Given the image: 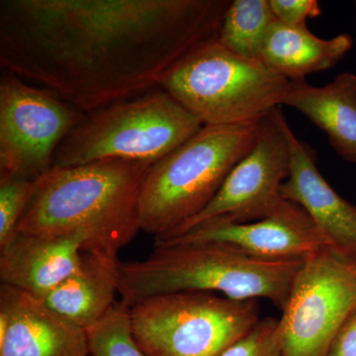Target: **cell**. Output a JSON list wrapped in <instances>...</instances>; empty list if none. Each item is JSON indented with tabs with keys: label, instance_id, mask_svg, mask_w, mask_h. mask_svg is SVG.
<instances>
[{
	"label": "cell",
	"instance_id": "obj_6",
	"mask_svg": "<svg viewBox=\"0 0 356 356\" xmlns=\"http://www.w3.org/2000/svg\"><path fill=\"white\" fill-rule=\"evenodd\" d=\"M289 86L259 60L225 48L216 37L185 54L159 86L203 125L221 126L262 120L282 105Z\"/></svg>",
	"mask_w": 356,
	"mask_h": 356
},
{
	"label": "cell",
	"instance_id": "obj_18",
	"mask_svg": "<svg viewBox=\"0 0 356 356\" xmlns=\"http://www.w3.org/2000/svg\"><path fill=\"white\" fill-rule=\"evenodd\" d=\"M275 21L269 0H233L222 15L218 41L236 55L259 60L262 44Z\"/></svg>",
	"mask_w": 356,
	"mask_h": 356
},
{
	"label": "cell",
	"instance_id": "obj_11",
	"mask_svg": "<svg viewBox=\"0 0 356 356\" xmlns=\"http://www.w3.org/2000/svg\"><path fill=\"white\" fill-rule=\"evenodd\" d=\"M194 242L227 243L266 259H305L330 248L306 211L287 200L259 221L201 225L170 240L154 242V245Z\"/></svg>",
	"mask_w": 356,
	"mask_h": 356
},
{
	"label": "cell",
	"instance_id": "obj_12",
	"mask_svg": "<svg viewBox=\"0 0 356 356\" xmlns=\"http://www.w3.org/2000/svg\"><path fill=\"white\" fill-rule=\"evenodd\" d=\"M88 332L41 299L0 286V356H89Z\"/></svg>",
	"mask_w": 356,
	"mask_h": 356
},
{
	"label": "cell",
	"instance_id": "obj_19",
	"mask_svg": "<svg viewBox=\"0 0 356 356\" xmlns=\"http://www.w3.org/2000/svg\"><path fill=\"white\" fill-rule=\"evenodd\" d=\"M86 332L91 356H147L134 339L129 307L121 300Z\"/></svg>",
	"mask_w": 356,
	"mask_h": 356
},
{
	"label": "cell",
	"instance_id": "obj_21",
	"mask_svg": "<svg viewBox=\"0 0 356 356\" xmlns=\"http://www.w3.org/2000/svg\"><path fill=\"white\" fill-rule=\"evenodd\" d=\"M221 356H284L280 318H261L252 331L238 339Z\"/></svg>",
	"mask_w": 356,
	"mask_h": 356
},
{
	"label": "cell",
	"instance_id": "obj_15",
	"mask_svg": "<svg viewBox=\"0 0 356 356\" xmlns=\"http://www.w3.org/2000/svg\"><path fill=\"white\" fill-rule=\"evenodd\" d=\"M120 262L118 254L84 252L79 270L42 301L67 322L86 331L116 303Z\"/></svg>",
	"mask_w": 356,
	"mask_h": 356
},
{
	"label": "cell",
	"instance_id": "obj_22",
	"mask_svg": "<svg viewBox=\"0 0 356 356\" xmlns=\"http://www.w3.org/2000/svg\"><path fill=\"white\" fill-rule=\"evenodd\" d=\"M276 20L290 27H307L309 18L322 13L317 0H269Z\"/></svg>",
	"mask_w": 356,
	"mask_h": 356
},
{
	"label": "cell",
	"instance_id": "obj_7",
	"mask_svg": "<svg viewBox=\"0 0 356 356\" xmlns=\"http://www.w3.org/2000/svg\"><path fill=\"white\" fill-rule=\"evenodd\" d=\"M129 317L147 356H221L261 320L257 300L199 291L139 300L129 307Z\"/></svg>",
	"mask_w": 356,
	"mask_h": 356
},
{
	"label": "cell",
	"instance_id": "obj_1",
	"mask_svg": "<svg viewBox=\"0 0 356 356\" xmlns=\"http://www.w3.org/2000/svg\"><path fill=\"white\" fill-rule=\"evenodd\" d=\"M229 0H1L0 67L83 113L158 88Z\"/></svg>",
	"mask_w": 356,
	"mask_h": 356
},
{
	"label": "cell",
	"instance_id": "obj_3",
	"mask_svg": "<svg viewBox=\"0 0 356 356\" xmlns=\"http://www.w3.org/2000/svg\"><path fill=\"white\" fill-rule=\"evenodd\" d=\"M304 259H266L219 242L154 245L142 261L120 262L119 296L128 307L154 295L211 292L236 301L267 299L282 311Z\"/></svg>",
	"mask_w": 356,
	"mask_h": 356
},
{
	"label": "cell",
	"instance_id": "obj_8",
	"mask_svg": "<svg viewBox=\"0 0 356 356\" xmlns=\"http://www.w3.org/2000/svg\"><path fill=\"white\" fill-rule=\"evenodd\" d=\"M356 307V261L331 248L304 259L280 330L284 356H325Z\"/></svg>",
	"mask_w": 356,
	"mask_h": 356
},
{
	"label": "cell",
	"instance_id": "obj_14",
	"mask_svg": "<svg viewBox=\"0 0 356 356\" xmlns=\"http://www.w3.org/2000/svg\"><path fill=\"white\" fill-rule=\"evenodd\" d=\"M88 236L16 234L0 248V281L43 299L63 281L79 270Z\"/></svg>",
	"mask_w": 356,
	"mask_h": 356
},
{
	"label": "cell",
	"instance_id": "obj_16",
	"mask_svg": "<svg viewBox=\"0 0 356 356\" xmlns=\"http://www.w3.org/2000/svg\"><path fill=\"white\" fill-rule=\"evenodd\" d=\"M282 105L308 117L327 134L336 153L356 165V74L343 72L324 86L290 81Z\"/></svg>",
	"mask_w": 356,
	"mask_h": 356
},
{
	"label": "cell",
	"instance_id": "obj_10",
	"mask_svg": "<svg viewBox=\"0 0 356 356\" xmlns=\"http://www.w3.org/2000/svg\"><path fill=\"white\" fill-rule=\"evenodd\" d=\"M280 108L262 119L254 147L231 170L216 196L197 216L163 242L189 229L210 224L259 221L275 212L285 199L281 187L289 177L291 154Z\"/></svg>",
	"mask_w": 356,
	"mask_h": 356
},
{
	"label": "cell",
	"instance_id": "obj_9",
	"mask_svg": "<svg viewBox=\"0 0 356 356\" xmlns=\"http://www.w3.org/2000/svg\"><path fill=\"white\" fill-rule=\"evenodd\" d=\"M83 111L47 89L1 70L0 175L40 179Z\"/></svg>",
	"mask_w": 356,
	"mask_h": 356
},
{
	"label": "cell",
	"instance_id": "obj_23",
	"mask_svg": "<svg viewBox=\"0 0 356 356\" xmlns=\"http://www.w3.org/2000/svg\"><path fill=\"white\" fill-rule=\"evenodd\" d=\"M325 356H356V307L337 332Z\"/></svg>",
	"mask_w": 356,
	"mask_h": 356
},
{
	"label": "cell",
	"instance_id": "obj_17",
	"mask_svg": "<svg viewBox=\"0 0 356 356\" xmlns=\"http://www.w3.org/2000/svg\"><path fill=\"white\" fill-rule=\"evenodd\" d=\"M351 46L350 35L320 39L307 27H290L276 20L262 44L259 62L288 81H302L334 67Z\"/></svg>",
	"mask_w": 356,
	"mask_h": 356
},
{
	"label": "cell",
	"instance_id": "obj_20",
	"mask_svg": "<svg viewBox=\"0 0 356 356\" xmlns=\"http://www.w3.org/2000/svg\"><path fill=\"white\" fill-rule=\"evenodd\" d=\"M42 178L0 175V248L16 235L21 219L41 186Z\"/></svg>",
	"mask_w": 356,
	"mask_h": 356
},
{
	"label": "cell",
	"instance_id": "obj_4",
	"mask_svg": "<svg viewBox=\"0 0 356 356\" xmlns=\"http://www.w3.org/2000/svg\"><path fill=\"white\" fill-rule=\"evenodd\" d=\"M261 121L204 125L154 163L140 189V231L153 235L154 241L163 240L205 209L231 170L254 147Z\"/></svg>",
	"mask_w": 356,
	"mask_h": 356
},
{
	"label": "cell",
	"instance_id": "obj_2",
	"mask_svg": "<svg viewBox=\"0 0 356 356\" xmlns=\"http://www.w3.org/2000/svg\"><path fill=\"white\" fill-rule=\"evenodd\" d=\"M153 165L145 161H96L53 168L18 225L16 234L88 236L86 252L118 254L140 231V186Z\"/></svg>",
	"mask_w": 356,
	"mask_h": 356
},
{
	"label": "cell",
	"instance_id": "obj_5",
	"mask_svg": "<svg viewBox=\"0 0 356 356\" xmlns=\"http://www.w3.org/2000/svg\"><path fill=\"white\" fill-rule=\"evenodd\" d=\"M163 88L84 115L58 146L53 168L118 161L156 163L203 127Z\"/></svg>",
	"mask_w": 356,
	"mask_h": 356
},
{
	"label": "cell",
	"instance_id": "obj_24",
	"mask_svg": "<svg viewBox=\"0 0 356 356\" xmlns=\"http://www.w3.org/2000/svg\"><path fill=\"white\" fill-rule=\"evenodd\" d=\"M89 356H91V355H89Z\"/></svg>",
	"mask_w": 356,
	"mask_h": 356
},
{
	"label": "cell",
	"instance_id": "obj_13",
	"mask_svg": "<svg viewBox=\"0 0 356 356\" xmlns=\"http://www.w3.org/2000/svg\"><path fill=\"white\" fill-rule=\"evenodd\" d=\"M291 154L289 177L281 187L285 200L299 205L329 247L356 261V205L346 201L318 172L317 154L283 120Z\"/></svg>",
	"mask_w": 356,
	"mask_h": 356
}]
</instances>
